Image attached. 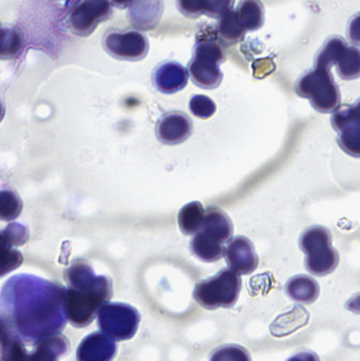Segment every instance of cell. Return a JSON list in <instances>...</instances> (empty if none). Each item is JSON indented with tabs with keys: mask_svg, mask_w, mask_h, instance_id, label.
<instances>
[{
	"mask_svg": "<svg viewBox=\"0 0 360 361\" xmlns=\"http://www.w3.org/2000/svg\"><path fill=\"white\" fill-rule=\"evenodd\" d=\"M112 42L113 46H110V49L116 56L122 59H139L147 54V39L137 32L112 36Z\"/></svg>",
	"mask_w": 360,
	"mask_h": 361,
	"instance_id": "16",
	"label": "cell"
},
{
	"mask_svg": "<svg viewBox=\"0 0 360 361\" xmlns=\"http://www.w3.org/2000/svg\"><path fill=\"white\" fill-rule=\"evenodd\" d=\"M235 0H178L180 11L186 16L198 17L207 15L222 17L232 10Z\"/></svg>",
	"mask_w": 360,
	"mask_h": 361,
	"instance_id": "17",
	"label": "cell"
},
{
	"mask_svg": "<svg viewBox=\"0 0 360 361\" xmlns=\"http://www.w3.org/2000/svg\"><path fill=\"white\" fill-rule=\"evenodd\" d=\"M232 235V224L219 208L205 210L200 229L194 233L190 248L194 256L204 262H216L224 255V245Z\"/></svg>",
	"mask_w": 360,
	"mask_h": 361,
	"instance_id": "3",
	"label": "cell"
},
{
	"mask_svg": "<svg viewBox=\"0 0 360 361\" xmlns=\"http://www.w3.org/2000/svg\"><path fill=\"white\" fill-rule=\"evenodd\" d=\"M220 18H221L219 23L220 35L226 42H237L242 39L245 31L239 23L235 11H228Z\"/></svg>",
	"mask_w": 360,
	"mask_h": 361,
	"instance_id": "23",
	"label": "cell"
},
{
	"mask_svg": "<svg viewBox=\"0 0 360 361\" xmlns=\"http://www.w3.org/2000/svg\"><path fill=\"white\" fill-rule=\"evenodd\" d=\"M209 361H251V357L244 348L224 345L213 352Z\"/></svg>",
	"mask_w": 360,
	"mask_h": 361,
	"instance_id": "26",
	"label": "cell"
},
{
	"mask_svg": "<svg viewBox=\"0 0 360 361\" xmlns=\"http://www.w3.org/2000/svg\"><path fill=\"white\" fill-rule=\"evenodd\" d=\"M154 82L159 91L165 94H173L185 88L188 82V73L183 66L171 61L163 63L156 69Z\"/></svg>",
	"mask_w": 360,
	"mask_h": 361,
	"instance_id": "15",
	"label": "cell"
},
{
	"mask_svg": "<svg viewBox=\"0 0 360 361\" xmlns=\"http://www.w3.org/2000/svg\"><path fill=\"white\" fill-rule=\"evenodd\" d=\"M224 255L230 269L238 275L253 273L259 263L253 243L247 238L241 235L234 238L228 243Z\"/></svg>",
	"mask_w": 360,
	"mask_h": 361,
	"instance_id": "12",
	"label": "cell"
},
{
	"mask_svg": "<svg viewBox=\"0 0 360 361\" xmlns=\"http://www.w3.org/2000/svg\"><path fill=\"white\" fill-rule=\"evenodd\" d=\"M245 32L259 29L264 20V8L259 0H242L235 11Z\"/></svg>",
	"mask_w": 360,
	"mask_h": 361,
	"instance_id": "21",
	"label": "cell"
},
{
	"mask_svg": "<svg viewBox=\"0 0 360 361\" xmlns=\"http://www.w3.org/2000/svg\"><path fill=\"white\" fill-rule=\"evenodd\" d=\"M287 361H319V358L313 352H302V353L296 354Z\"/></svg>",
	"mask_w": 360,
	"mask_h": 361,
	"instance_id": "27",
	"label": "cell"
},
{
	"mask_svg": "<svg viewBox=\"0 0 360 361\" xmlns=\"http://www.w3.org/2000/svg\"><path fill=\"white\" fill-rule=\"evenodd\" d=\"M333 127L338 133L340 147L359 158L360 154V111L359 104L340 108L332 116Z\"/></svg>",
	"mask_w": 360,
	"mask_h": 361,
	"instance_id": "10",
	"label": "cell"
},
{
	"mask_svg": "<svg viewBox=\"0 0 360 361\" xmlns=\"http://www.w3.org/2000/svg\"><path fill=\"white\" fill-rule=\"evenodd\" d=\"M0 319L23 345L61 334L68 322L66 288L35 276H15L0 292Z\"/></svg>",
	"mask_w": 360,
	"mask_h": 361,
	"instance_id": "1",
	"label": "cell"
},
{
	"mask_svg": "<svg viewBox=\"0 0 360 361\" xmlns=\"http://www.w3.org/2000/svg\"><path fill=\"white\" fill-rule=\"evenodd\" d=\"M25 345L14 336L0 319V361H27Z\"/></svg>",
	"mask_w": 360,
	"mask_h": 361,
	"instance_id": "20",
	"label": "cell"
},
{
	"mask_svg": "<svg viewBox=\"0 0 360 361\" xmlns=\"http://www.w3.org/2000/svg\"><path fill=\"white\" fill-rule=\"evenodd\" d=\"M204 214L205 209L200 202H192L183 206L178 216L182 233L187 235H194L202 225Z\"/></svg>",
	"mask_w": 360,
	"mask_h": 361,
	"instance_id": "22",
	"label": "cell"
},
{
	"mask_svg": "<svg viewBox=\"0 0 360 361\" xmlns=\"http://www.w3.org/2000/svg\"><path fill=\"white\" fill-rule=\"evenodd\" d=\"M300 247L306 255V269L313 275H329L337 267L340 257L332 247L329 229L323 226L306 229L300 238Z\"/></svg>",
	"mask_w": 360,
	"mask_h": 361,
	"instance_id": "5",
	"label": "cell"
},
{
	"mask_svg": "<svg viewBox=\"0 0 360 361\" xmlns=\"http://www.w3.org/2000/svg\"><path fill=\"white\" fill-rule=\"evenodd\" d=\"M141 322L137 310L125 303H105L97 312V324L104 334L113 341L135 337Z\"/></svg>",
	"mask_w": 360,
	"mask_h": 361,
	"instance_id": "7",
	"label": "cell"
},
{
	"mask_svg": "<svg viewBox=\"0 0 360 361\" xmlns=\"http://www.w3.org/2000/svg\"><path fill=\"white\" fill-rule=\"evenodd\" d=\"M287 295L302 303H313L319 296V286L313 278L298 275L291 278L285 286Z\"/></svg>",
	"mask_w": 360,
	"mask_h": 361,
	"instance_id": "19",
	"label": "cell"
},
{
	"mask_svg": "<svg viewBox=\"0 0 360 361\" xmlns=\"http://www.w3.org/2000/svg\"><path fill=\"white\" fill-rule=\"evenodd\" d=\"M190 109L197 118L207 120L217 111V106L213 99L205 95H194L190 102Z\"/></svg>",
	"mask_w": 360,
	"mask_h": 361,
	"instance_id": "25",
	"label": "cell"
},
{
	"mask_svg": "<svg viewBox=\"0 0 360 361\" xmlns=\"http://www.w3.org/2000/svg\"><path fill=\"white\" fill-rule=\"evenodd\" d=\"M2 116H4V109H2L1 105H0V120H1Z\"/></svg>",
	"mask_w": 360,
	"mask_h": 361,
	"instance_id": "28",
	"label": "cell"
},
{
	"mask_svg": "<svg viewBox=\"0 0 360 361\" xmlns=\"http://www.w3.org/2000/svg\"><path fill=\"white\" fill-rule=\"evenodd\" d=\"M27 240V229L20 224L8 225L0 233V277L20 267L23 255L13 246L21 245Z\"/></svg>",
	"mask_w": 360,
	"mask_h": 361,
	"instance_id": "11",
	"label": "cell"
},
{
	"mask_svg": "<svg viewBox=\"0 0 360 361\" xmlns=\"http://www.w3.org/2000/svg\"><path fill=\"white\" fill-rule=\"evenodd\" d=\"M69 350V341L57 334L42 339L35 345V350L29 354L27 361H58Z\"/></svg>",
	"mask_w": 360,
	"mask_h": 361,
	"instance_id": "18",
	"label": "cell"
},
{
	"mask_svg": "<svg viewBox=\"0 0 360 361\" xmlns=\"http://www.w3.org/2000/svg\"><path fill=\"white\" fill-rule=\"evenodd\" d=\"M192 133V121L182 112H169L165 114L156 126L158 139L166 145L183 143L190 137Z\"/></svg>",
	"mask_w": 360,
	"mask_h": 361,
	"instance_id": "13",
	"label": "cell"
},
{
	"mask_svg": "<svg viewBox=\"0 0 360 361\" xmlns=\"http://www.w3.org/2000/svg\"><path fill=\"white\" fill-rule=\"evenodd\" d=\"M23 203L12 191H0V220L12 221L20 214Z\"/></svg>",
	"mask_w": 360,
	"mask_h": 361,
	"instance_id": "24",
	"label": "cell"
},
{
	"mask_svg": "<svg viewBox=\"0 0 360 361\" xmlns=\"http://www.w3.org/2000/svg\"><path fill=\"white\" fill-rule=\"evenodd\" d=\"M223 61V50L218 42H199L194 59L190 63L192 82L203 89L217 88L223 78L219 68Z\"/></svg>",
	"mask_w": 360,
	"mask_h": 361,
	"instance_id": "8",
	"label": "cell"
},
{
	"mask_svg": "<svg viewBox=\"0 0 360 361\" xmlns=\"http://www.w3.org/2000/svg\"><path fill=\"white\" fill-rule=\"evenodd\" d=\"M337 65L338 73L344 80H355L360 71V55L356 48L347 46L345 40L334 37L325 44L316 59V67L329 70Z\"/></svg>",
	"mask_w": 360,
	"mask_h": 361,
	"instance_id": "9",
	"label": "cell"
},
{
	"mask_svg": "<svg viewBox=\"0 0 360 361\" xmlns=\"http://www.w3.org/2000/svg\"><path fill=\"white\" fill-rule=\"evenodd\" d=\"M66 280V312L70 324L85 328L94 319L99 310L112 296V284L108 278L97 276L89 265L76 264L68 269Z\"/></svg>",
	"mask_w": 360,
	"mask_h": 361,
	"instance_id": "2",
	"label": "cell"
},
{
	"mask_svg": "<svg viewBox=\"0 0 360 361\" xmlns=\"http://www.w3.org/2000/svg\"><path fill=\"white\" fill-rule=\"evenodd\" d=\"M240 290V275L232 269H224L213 277L199 282L194 297L206 310L230 309L236 305Z\"/></svg>",
	"mask_w": 360,
	"mask_h": 361,
	"instance_id": "4",
	"label": "cell"
},
{
	"mask_svg": "<svg viewBox=\"0 0 360 361\" xmlns=\"http://www.w3.org/2000/svg\"><path fill=\"white\" fill-rule=\"evenodd\" d=\"M116 355L113 339L103 332H94L82 339L76 352L77 361H112Z\"/></svg>",
	"mask_w": 360,
	"mask_h": 361,
	"instance_id": "14",
	"label": "cell"
},
{
	"mask_svg": "<svg viewBox=\"0 0 360 361\" xmlns=\"http://www.w3.org/2000/svg\"><path fill=\"white\" fill-rule=\"evenodd\" d=\"M296 91L299 97L310 99L313 108L321 114L334 111L340 104V89L325 68L316 67L304 74Z\"/></svg>",
	"mask_w": 360,
	"mask_h": 361,
	"instance_id": "6",
	"label": "cell"
}]
</instances>
